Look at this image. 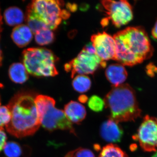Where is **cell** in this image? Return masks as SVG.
I'll list each match as a JSON object with an SVG mask.
<instances>
[{
  "instance_id": "cell-32",
  "label": "cell",
  "mask_w": 157,
  "mask_h": 157,
  "mask_svg": "<svg viewBox=\"0 0 157 157\" xmlns=\"http://www.w3.org/2000/svg\"><path fill=\"white\" fill-rule=\"evenodd\" d=\"M152 157H157V152L154 155H153Z\"/></svg>"
},
{
  "instance_id": "cell-31",
  "label": "cell",
  "mask_w": 157,
  "mask_h": 157,
  "mask_svg": "<svg viewBox=\"0 0 157 157\" xmlns=\"http://www.w3.org/2000/svg\"><path fill=\"white\" fill-rule=\"evenodd\" d=\"M2 53H1V50H0V63H1V61H2Z\"/></svg>"
},
{
  "instance_id": "cell-27",
  "label": "cell",
  "mask_w": 157,
  "mask_h": 157,
  "mask_svg": "<svg viewBox=\"0 0 157 157\" xmlns=\"http://www.w3.org/2000/svg\"><path fill=\"white\" fill-rule=\"evenodd\" d=\"M152 36L155 39L157 40V20L151 32Z\"/></svg>"
},
{
  "instance_id": "cell-14",
  "label": "cell",
  "mask_w": 157,
  "mask_h": 157,
  "mask_svg": "<svg viewBox=\"0 0 157 157\" xmlns=\"http://www.w3.org/2000/svg\"><path fill=\"white\" fill-rule=\"evenodd\" d=\"M33 33L28 26L20 25L13 30L11 38L17 46L23 47L31 42L33 39Z\"/></svg>"
},
{
  "instance_id": "cell-12",
  "label": "cell",
  "mask_w": 157,
  "mask_h": 157,
  "mask_svg": "<svg viewBox=\"0 0 157 157\" xmlns=\"http://www.w3.org/2000/svg\"><path fill=\"white\" fill-rule=\"evenodd\" d=\"M105 75L113 86H118L123 84L126 80L128 73L124 65L120 63L113 64L106 69Z\"/></svg>"
},
{
  "instance_id": "cell-4",
  "label": "cell",
  "mask_w": 157,
  "mask_h": 157,
  "mask_svg": "<svg viewBox=\"0 0 157 157\" xmlns=\"http://www.w3.org/2000/svg\"><path fill=\"white\" fill-rule=\"evenodd\" d=\"M55 105L54 99L47 96L37 99L36 105L41 125L49 132L66 130L75 134L72 122L65 115L64 111L56 108Z\"/></svg>"
},
{
  "instance_id": "cell-22",
  "label": "cell",
  "mask_w": 157,
  "mask_h": 157,
  "mask_svg": "<svg viewBox=\"0 0 157 157\" xmlns=\"http://www.w3.org/2000/svg\"><path fill=\"white\" fill-rule=\"evenodd\" d=\"M88 105L92 111L95 112H101L105 107L104 100L99 96L93 95L88 101Z\"/></svg>"
},
{
  "instance_id": "cell-16",
  "label": "cell",
  "mask_w": 157,
  "mask_h": 157,
  "mask_svg": "<svg viewBox=\"0 0 157 157\" xmlns=\"http://www.w3.org/2000/svg\"><path fill=\"white\" fill-rule=\"evenodd\" d=\"M4 18L7 24L10 26L19 25L24 19L22 11L17 7H12L6 9Z\"/></svg>"
},
{
  "instance_id": "cell-20",
  "label": "cell",
  "mask_w": 157,
  "mask_h": 157,
  "mask_svg": "<svg viewBox=\"0 0 157 157\" xmlns=\"http://www.w3.org/2000/svg\"><path fill=\"white\" fill-rule=\"evenodd\" d=\"M27 19L29 28L30 29L32 33L35 35L40 31L48 29L44 23L28 12H27Z\"/></svg>"
},
{
  "instance_id": "cell-6",
  "label": "cell",
  "mask_w": 157,
  "mask_h": 157,
  "mask_svg": "<svg viewBox=\"0 0 157 157\" xmlns=\"http://www.w3.org/2000/svg\"><path fill=\"white\" fill-rule=\"evenodd\" d=\"M63 5L58 1H34L29 5L27 12L44 23L48 29L53 30L57 28L62 19L70 17L69 12L61 9Z\"/></svg>"
},
{
  "instance_id": "cell-24",
  "label": "cell",
  "mask_w": 157,
  "mask_h": 157,
  "mask_svg": "<svg viewBox=\"0 0 157 157\" xmlns=\"http://www.w3.org/2000/svg\"><path fill=\"white\" fill-rule=\"evenodd\" d=\"M74 157H95L91 151L86 148L77 149Z\"/></svg>"
},
{
  "instance_id": "cell-9",
  "label": "cell",
  "mask_w": 157,
  "mask_h": 157,
  "mask_svg": "<svg viewBox=\"0 0 157 157\" xmlns=\"http://www.w3.org/2000/svg\"><path fill=\"white\" fill-rule=\"evenodd\" d=\"M144 151H155L157 149V121L147 115L144 118L137 134L133 136Z\"/></svg>"
},
{
  "instance_id": "cell-7",
  "label": "cell",
  "mask_w": 157,
  "mask_h": 157,
  "mask_svg": "<svg viewBox=\"0 0 157 157\" xmlns=\"http://www.w3.org/2000/svg\"><path fill=\"white\" fill-rule=\"evenodd\" d=\"M106 65V62L101 59L97 54L90 53L82 49L76 57L65 64L64 67L73 78L77 74H92L99 68H105Z\"/></svg>"
},
{
  "instance_id": "cell-18",
  "label": "cell",
  "mask_w": 157,
  "mask_h": 157,
  "mask_svg": "<svg viewBox=\"0 0 157 157\" xmlns=\"http://www.w3.org/2000/svg\"><path fill=\"white\" fill-rule=\"evenodd\" d=\"M99 157H128L126 154L117 145L110 144L101 150Z\"/></svg>"
},
{
  "instance_id": "cell-19",
  "label": "cell",
  "mask_w": 157,
  "mask_h": 157,
  "mask_svg": "<svg viewBox=\"0 0 157 157\" xmlns=\"http://www.w3.org/2000/svg\"><path fill=\"white\" fill-rule=\"evenodd\" d=\"M54 39V34L49 29L42 30L35 34V40L39 45H48L52 43Z\"/></svg>"
},
{
  "instance_id": "cell-8",
  "label": "cell",
  "mask_w": 157,
  "mask_h": 157,
  "mask_svg": "<svg viewBox=\"0 0 157 157\" xmlns=\"http://www.w3.org/2000/svg\"><path fill=\"white\" fill-rule=\"evenodd\" d=\"M108 18L116 27L128 23L133 18L132 6L127 1H103L101 2Z\"/></svg>"
},
{
  "instance_id": "cell-21",
  "label": "cell",
  "mask_w": 157,
  "mask_h": 157,
  "mask_svg": "<svg viewBox=\"0 0 157 157\" xmlns=\"http://www.w3.org/2000/svg\"><path fill=\"white\" fill-rule=\"evenodd\" d=\"M4 151L6 156L8 157H19L22 152L19 144L14 141H9L6 143Z\"/></svg>"
},
{
  "instance_id": "cell-23",
  "label": "cell",
  "mask_w": 157,
  "mask_h": 157,
  "mask_svg": "<svg viewBox=\"0 0 157 157\" xmlns=\"http://www.w3.org/2000/svg\"><path fill=\"white\" fill-rule=\"evenodd\" d=\"M11 120V113L8 107L0 106V129L4 130Z\"/></svg>"
},
{
  "instance_id": "cell-29",
  "label": "cell",
  "mask_w": 157,
  "mask_h": 157,
  "mask_svg": "<svg viewBox=\"0 0 157 157\" xmlns=\"http://www.w3.org/2000/svg\"><path fill=\"white\" fill-rule=\"evenodd\" d=\"M76 150H75L69 152L64 157H74V154L76 152Z\"/></svg>"
},
{
  "instance_id": "cell-33",
  "label": "cell",
  "mask_w": 157,
  "mask_h": 157,
  "mask_svg": "<svg viewBox=\"0 0 157 157\" xmlns=\"http://www.w3.org/2000/svg\"><path fill=\"white\" fill-rule=\"evenodd\" d=\"M0 105H1V101H0Z\"/></svg>"
},
{
  "instance_id": "cell-30",
  "label": "cell",
  "mask_w": 157,
  "mask_h": 157,
  "mask_svg": "<svg viewBox=\"0 0 157 157\" xmlns=\"http://www.w3.org/2000/svg\"><path fill=\"white\" fill-rule=\"evenodd\" d=\"M2 17L1 16V13H0V33L2 31Z\"/></svg>"
},
{
  "instance_id": "cell-11",
  "label": "cell",
  "mask_w": 157,
  "mask_h": 157,
  "mask_svg": "<svg viewBox=\"0 0 157 157\" xmlns=\"http://www.w3.org/2000/svg\"><path fill=\"white\" fill-rule=\"evenodd\" d=\"M123 134V129L118 123L109 119L102 124L100 128L101 137L110 143L120 142Z\"/></svg>"
},
{
  "instance_id": "cell-10",
  "label": "cell",
  "mask_w": 157,
  "mask_h": 157,
  "mask_svg": "<svg viewBox=\"0 0 157 157\" xmlns=\"http://www.w3.org/2000/svg\"><path fill=\"white\" fill-rule=\"evenodd\" d=\"M96 53L104 61L116 59V45L113 36L105 32L93 35L91 38Z\"/></svg>"
},
{
  "instance_id": "cell-17",
  "label": "cell",
  "mask_w": 157,
  "mask_h": 157,
  "mask_svg": "<svg viewBox=\"0 0 157 157\" xmlns=\"http://www.w3.org/2000/svg\"><path fill=\"white\" fill-rule=\"evenodd\" d=\"M72 85L74 90L78 93H83L88 91L91 86V81L88 76L78 75L74 78Z\"/></svg>"
},
{
  "instance_id": "cell-1",
  "label": "cell",
  "mask_w": 157,
  "mask_h": 157,
  "mask_svg": "<svg viewBox=\"0 0 157 157\" xmlns=\"http://www.w3.org/2000/svg\"><path fill=\"white\" fill-rule=\"evenodd\" d=\"M116 45L115 60L124 66H134L150 58L153 48L145 30L129 27L113 36Z\"/></svg>"
},
{
  "instance_id": "cell-5",
  "label": "cell",
  "mask_w": 157,
  "mask_h": 157,
  "mask_svg": "<svg viewBox=\"0 0 157 157\" xmlns=\"http://www.w3.org/2000/svg\"><path fill=\"white\" fill-rule=\"evenodd\" d=\"M23 62L28 73L34 76H54L58 74L56 63L58 59L45 48H29L24 51Z\"/></svg>"
},
{
  "instance_id": "cell-13",
  "label": "cell",
  "mask_w": 157,
  "mask_h": 157,
  "mask_svg": "<svg viewBox=\"0 0 157 157\" xmlns=\"http://www.w3.org/2000/svg\"><path fill=\"white\" fill-rule=\"evenodd\" d=\"M64 111L69 120L76 124H80L84 120L86 115L84 106L74 101H71L66 104Z\"/></svg>"
},
{
  "instance_id": "cell-3",
  "label": "cell",
  "mask_w": 157,
  "mask_h": 157,
  "mask_svg": "<svg viewBox=\"0 0 157 157\" xmlns=\"http://www.w3.org/2000/svg\"><path fill=\"white\" fill-rule=\"evenodd\" d=\"M109 119L119 123L135 121L141 115L135 90L128 84L113 86L104 100Z\"/></svg>"
},
{
  "instance_id": "cell-25",
  "label": "cell",
  "mask_w": 157,
  "mask_h": 157,
  "mask_svg": "<svg viewBox=\"0 0 157 157\" xmlns=\"http://www.w3.org/2000/svg\"><path fill=\"white\" fill-rule=\"evenodd\" d=\"M7 136L4 130L0 129V152L4 149L6 143Z\"/></svg>"
},
{
  "instance_id": "cell-26",
  "label": "cell",
  "mask_w": 157,
  "mask_h": 157,
  "mask_svg": "<svg viewBox=\"0 0 157 157\" xmlns=\"http://www.w3.org/2000/svg\"><path fill=\"white\" fill-rule=\"evenodd\" d=\"M83 49L85 50L86 51L91 54H97L96 53V51L94 46L93 45V43L91 42L88 43L86 45H85Z\"/></svg>"
},
{
  "instance_id": "cell-15",
  "label": "cell",
  "mask_w": 157,
  "mask_h": 157,
  "mask_svg": "<svg viewBox=\"0 0 157 157\" xmlns=\"http://www.w3.org/2000/svg\"><path fill=\"white\" fill-rule=\"evenodd\" d=\"M9 75L12 81L19 84L24 83L29 78L25 67L21 63H14L11 65L9 68Z\"/></svg>"
},
{
  "instance_id": "cell-28",
  "label": "cell",
  "mask_w": 157,
  "mask_h": 157,
  "mask_svg": "<svg viewBox=\"0 0 157 157\" xmlns=\"http://www.w3.org/2000/svg\"><path fill=\"white\" fill-rule=\"evenodd\" d=\"M78 100L81 103H85L88 101V98L87 96L84 95H82L79 96Z\"/></svg>"
},
{
  "instance_id": "cell-2",
  "label": "cell",
  "mask_w": 157,
  "mask_h": 157,
  "mask_svg": "<svg viewBox=\"0 0 157 157\" xmlns=\"http://www.w3.org/2000/svg\"><path fill=\"white\" fill-rule=\"evenodd\" d=\"M30 94H20L8 104L11 113L10 123L6 127L9 134L17 138L34 135L41 126L35 104Z\"/></svg>"
}]
</instances>
